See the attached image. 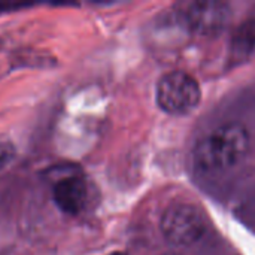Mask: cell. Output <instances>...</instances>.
<instances>
[{
  "label": "cell",
  "mask_w": 255,
  "mask_h": 255,
  "mask_svg": "<svg viewBox=\"0 0 255 255\" xmlns=\"http://www.w3.org/2000/svg\"><path fill=\"white\" fill-rule=\"evenodd\" d=\"M251 145L250 131L239 123L223 124L205 134L194 146L193 160L199 170L215 173L238 164Z\"/></svg>",
  "instance_id": "6da1fadb"
},
{
  "label": "cell",
  "mask_w": 255,
  "mask_h": 255,
  "mask_svg": "<svg viewBox=\"0 0 255 255\" xmlns=\"http://www.w3.org/2000/svg\"><path fill=\"white\" fill-rule=\"evenodd\" d=\"M206 218L203 212L188 203L169 206L160 220V230L164 239L175 247H188L196 244L206 233Z\"/></svg>",
  "instance_id": "7a4b0ae2"
},
{
  "label": "cell",
  "mask_w": 255,
  "mask_h": 255,
  "mask_svg": "<svg viewBox=\"0 0 255 255\" xmlns=\"http://www.w3.org/2000/svg\"><path fill=\"white\" fill-rule=\"evenodd\" d=\"M200 99V85L187 72H169L157 84V103L167 114H188L199 105Z\"/></svg>",
  "instance_id": "3957f363"
},
{
  "label": "cell",
  "mask_w": 255,
  "mask_h": 255,
  "mask_svg": "<svg viewBox=\"0 0 255 255\" xmlns=\"http://www.w3.org/2000/svg\"><path fill=\"white\" fill-rule=\"evenodd\" d=\"M88 199V181L79 167H66L54 178L52 200L63 214L70 217L82 214L87 208Z\"/></svg>",
  "instance_id": "277c9868"
},
{
  "label": "cell",
  "mask_w": 255,
  "mask_h": 255,
  "mask_svg": "<svg viewBox=\"0 0 255 255\" xmlns=\"http://www.w3.org/2000/svg\"><path fill=\"white\" fill-rule=\"evenodd\" d=\"M181 16L191 31L199 34H214L226 27L230 10L224 3L196 1L184 4Z\"/></svg>",
  "instance_id": "5b68a950"
},
{
  "label": "cell",
  "mask_w": 255,
  "mask_h": 255,
  "mask_svg": "<svg viewBox=\"0 0 255 255\" xmlns=\"http://www.w3.org/2000/svg\"><path fill=\"white\" fill-rule=\"evenodd\" d=\"M238 45L244 49H250L255 45V18L245 22L238 31Z\"/></svg>",
  "instance_id": "8992f818"
},
{
  "label": "cell",
  "mask_w": 255,
  "mask_h": 255,
  "mask_svg": "<svg viewBox=\"0 0 255 255\" xmlns=\"http://www.w3.org/2000/svg\"><path fill=\"white\" fill-rule=\"evenodd\" d=\"M13 146L10 143H0V170L10 163L13 158Z\"/></svg>",
  "instance_id": "52a82bcc"
},
{
  "label": "cell",
  "mask_w": 255,
  "mask_h": 255,
  "mask_svg": "<svg viewBox=\"0 0 255 255\" xmlns=\"http://www.w3.org/2000/svg\"><path fill=\"white\" fill-rule=\"evenodd\" d=\"M163 255H179V254H163Z\"/></svg>",
  "instance_id": "ba28073f"
}]
</instances>
